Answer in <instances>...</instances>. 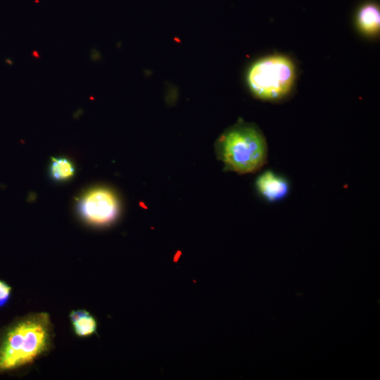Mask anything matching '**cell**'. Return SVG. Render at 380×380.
I'll use <instances>...</instances> for the list:
<instances>
[{
    "label": "cell",
    "mask_w": 380,
    "mask_h": 380,
    "mask_svg": "<svg viewBox=\"0 0 380 380\" xmlns=\"http://www.w3.org/2000/svg\"><path fill=\"white\" fill-rule=\"evenodd\" d=\"M32 55L35 56L37 58L39 57V53L37 51H33Z\"/></svg>",
    "instance_id": "8fae6325"
},
{
    "label": "cell",
    "mask_w": 380,
    "mask_h": 380,
    "mask_svg": "<svg viewBox=\"0 0 380 380\" xmlns=\"http://www.w3.org/2000/svg\"><path fill=\"white\" fill-rule=\"evenodd\" d=\"M87 313L88 312L85 310H73L70 314V320L73 322Z\"/></svg>",
    "instance_id": "30bf717a"
},
{
    "label": "cell",
    "mask_w": 380,
    "mask_h": 380,
    "mask_svg": "<svg viewBox=\"0 0 380 380\" xmlns=\"http://www.w3.org/2000/svg\"><path fill=\"white\" fill-rule=\"evenodd\" d=\"M74 167L72 163L65 158H51L50 172L57 180L70 179L74 175Z\"/></svg>",
    "instance_id": "52a82bcc"
},
{
    "label": "cell",
    "mask_w": 380,
    "mask_h": 380,
    "mask_svg": "<svg viewBox=\"0 0 380 380\" xmlns=\"http://www.w3.org/2000/svg\"><path fill=\"white\" fill-rule=\"evenodd\" d=\"M355 19L361 30L368 34L376 33L380 26L379 4L373 1L363 2L357 9Z\"/></svg>",
    "instance_id": "8992f818"
},
{
    "label": "cell",
    "mask_w": 380,
    "mask_h": 380,
    "mask_svg": "<svg viewBox=\"0 0 380 380\" xmlns=\"http://www.w3.org/2000/svg\"><path fill=\"white\" fill-rule=\"evenodd\" d=\"M295 79L292 61L283 56L261 58L248 69L247 82L252 93L263 100L284 98L291 89Z\"/></svg>",
    "instance_id": "3957f363"
},
{
    "label": "cell",
    "mask_w": 380,
    "mask_h": 380,
    "mask_svg": "<svg viewBox=\"0 0 380 380\" xmlns=\"http://www.w3.org/2000/svg\"><path fill=\"white\" fill-rule=\"evenodd\" d=\"M215 149L226 170L241 175L259 171L267 160V144L262 132L254 124L243 121L226 129L217 139Z\"/></svg>",
    "instance_id": "6da1fadb"
},
{
    "label": "cell",
    "mask_w": 380,
    "mask_h": 380,
    "mask_svg": "<svg viewBox=\"0 0 380 380\" xmlns=\"http://www.w3.org/2000/svg\"><path fill=\"white\" fill-rule=\"evenodd\" d=\"M78 209L83 218L89 223L104 225L116 218L119 205L112 191L99 188L89 191L80 199Z\"/></svg>",
    "instance_id": "277c9868"
},
{
    "label": "cell",
    "mask_w": 380,
    "mask_h": 380,
    "mask_svg": "<svg viewBox=\"0 0 380 380\" xmlns=\"http://www.w3.org/2000/svg\"><path fill=\"white\" fill-rule=\"evenodd\" d=\"M10 293L11 287L4 281L0 280V307L8 301Z\"/></svg>",
    "instance_id": "9c48e42d"
},
{
    "label": "cell",
    "mask_w": 380,
    "mask_h": 380,
    "mask_svg": "<svg viewBox=\"0 0 380 380\" xmlns=\"http://www.w3.org/2000/svg\"><path fill=\"white\" fill-rule=\"evenodd\" d=\"M50 339L48 314L20 320L9 329L0 344V372L32 362L47 350Z\"/></svg>",
    "instance_id": "7a4b0ae2"
},
{
    "label": "cell",
    "mask_w": 380,
    "mask_h": 380,
    "mask_svg": "<svg viewBox=\"0 0 380 380\" xmlns=\"http://www.w3.org/2000/svg\"><path fill=\"white\" fill-rule=\"evenodd\" d=\"M75 334L79 336H87L94 334L96 329L95 319L88 312L72 322Z\"/></svg>",
    "instance_id": "ba28073f"
},
{
    "label": "cell",
    "mask_w": 380,
    "mask_h": 380,
    "mask_svg": "<svg viewBox=\"0 0 380 380\" xmlns=\"http://www.w3.org/2000/svg\"><path fill=\"white\" fill-rule=\"evenodd\" d=\"M255 187L260 196L272 203L286 197L290 184L284 176L272 170H266L258 177Z\"/></svg>",
    "instance_id": "5b68a950"
}]
</instances>
